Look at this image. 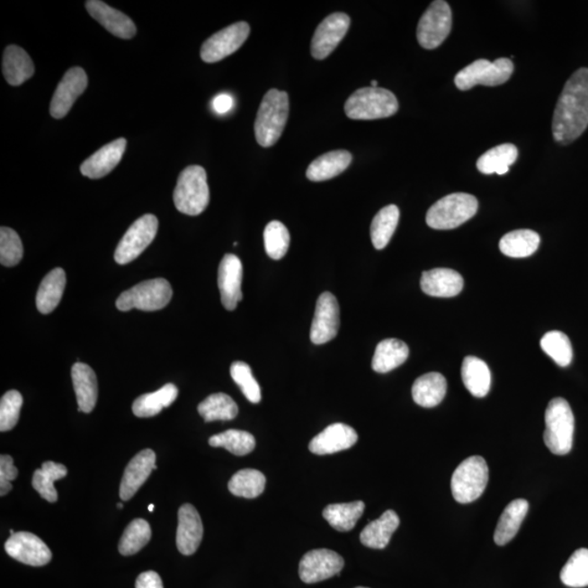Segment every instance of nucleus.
Wrapping results in <instances>:
<instances>
[{"instance_id":"obj_1","label":"nucleus","mask_w":588,"mask_h":588,"mask_svg":"<svg viewBox=\"0 0 588 588\" xmlns=\"http://www.w3.org/2000/svg\"><path fill=\"white\" fill-rule=\"evenodd\" d=\"M588 127V68L576 70L562 90L557 102L553 134L557 143L567 146Z\"/></svg>"},{"instance_id":"obj_18","label":"nucleus","mask_w":588,"mask_h":588,"mask_svg":"<svg viewBox=\"0 0 588 588\" xmlns=\"http://www.w3.org/2000/svg\"><path fill=\"white\" fill-rule=\"evenodd\" d=\"M242 275L244 267L238 256L226 254L218 270V288L221 303L227 311H235L242 300Z\"/></svg>"},{"instance_id":"obj_8","label":"nucleus","mask_w":588,"mask_h":588,"mask_svg":"<svg viewBox=\"0 0 588 588\" xmlns=\"http://www.w3.org/2000/svg\"><path fill=\"white\" fill-rule=\"evenodd\" d=\"M488 467L484 458L464 460L451 477V492L459 503H471L482 496L488 484Z\"/></svg>"},{"instance_id":"obj_15","label":"nucleus","mask_w":588,"mask_h":588,"mask_svg":"<svg viewBox=\"0 0 588 588\" xmlns=\"http://www.w3.org/2000/svg\"><path fill=\"white\" fill-rule=\"evenodd\" d=\"M340 326V308L333 293L324 292L318 298L314 314L311 340L314 344H324L337 336Z\"/></svg>"},{"instance_id":"obj_22","label":"nucleus","mask_w":588,"mask_h":588,"mask_svg":"<svg viewBox=\"0 0 588 588\" xmlns=\"http://www.w3.org/2000/svg\"><path fill=\"white\" fill-rule=\"evenodd\" d=\"M127 147L126 138L106 144L81 165V174L90 179H101L120 165Z\"/></svg>"},{"instance_id":"obj_7","label":"nucleus","mask_w":588,"mask_h":588,"mask_svg":"<svg viewBox=\"0 0 588 588\" xmlns=\"http://www.w3.org/2000/svg\"><path fill=\"white\" fill-rule=\"evenodd\" d=\"M172 298L173 289L170 283L163 278H156L138 283L121 293L116 307L121 312L131 311L132 308L154 312L167 307Z\"/></svg>"},{"instance_id":"obj_13","label":"nucleus","mask_w":588,"mask_h":588,"mask_svg":"<svg viewBox=\"0 0 588 588\" xmlns=\"http://www.w3.org/2000/svg\"><path fill=\"white\" fill-rule=\"evenodd\" d=\"M343 566L344 560L336 551L314 549L303 556L300 567H298V575L307 584H316V583L339 575Z\"/></svg>"},{"instance_id":"obj_53","label":"nucleus","mask_w":588,"mask_h":588,"mask_svg":"<svg viewBox=\"0 0 588 588\" xmlns=\"http://www.w3.org/2000/svg\"><path fill=\"white\" fill-rule=\"evenodd\" d=\"M154 509H155V505H154V504H149V505H148V512H154Z\"/></svg>"},{"instance_id":"obj_38","label":"nucleus","mask_w":588,"mask_h":588,"mask_svg":"<svg viewBox=\"0 0 588 588\" xmlns=\"http://www.w3.org/2000/svg\"><path fill=\"white\" fill-rule=\"evenodd\" d=\"M364 509L363 502L329 504L324 509L323 517L339 532H350L362 517Z\"/></svg>"},{"instance_id":"obj_2","label":"nucleus","mask_w":588,"mask_h":588,"mask_svg":"<svg viewBox=\"0 0 588 588\" xmlns=\"http://www.w3.org/2000/svg\"><path fill=\"white\" fill-rule=\"evenodd\" d=\"M289 116L286 92L272 89L263 98L255 120V138L263 147H271L280 140Z\"/></svg>"},{"instance_id":"obj_44","label":"nucleus","mask_w":588,"mask_h":588,"mask_svg":"<svg viewBox=\"0 0 588 588\" xmlns=\"http://www.w3.org/2000/svg\"><path fill=\"white\" fill-rule=\"evenodd\" d=\"M540 347L561 368L569 366L574 359V350H572L569 337L557 330L544 334L540 340Z\"/></svg>"},{"instance_id":"obj_20","label":"nucleus","mask_w":588,"mask_h":588,"mask_svg":"<svg viewBox=\"0 0 588 588\" xmlns=\"http://www.w3.org/2000/svg\"><path fill=\"white\" fill-rule=\"evenodd\" d=\"M85 7L92 18L117 38L130 40L137 34V27L132 20L110 4L101 0H89L85 3Z\"/></svg>"},{"instance_id":"obj_42","label":"nucleus","mask_w":588,"mask_h":588,"mask_svg":"<svg viewBox=\"0 0 588 588\" xmlns=\"http://www.w3.org/2000/svg\"><path fill=\"white\" fill-rule=\"evenodd\" d=\"M209 443L211 447H221L227 449L232 455L246 456L254 450L256 441L254 436L250 432L238 430H229L221 434L209 438Z\"/></svg>"},{"instance_id":"obj_45","label":"nucleus","mask_w":588,"mask_h":588,"mask_svg":"<svg viewBox=\"0 0 588 588\" xmlns=\"http://www.w3.org/2000/svg\"><path fill=\"white\" fill-rule=\"evenodd\" d=\"M560 579L565 585L574 588L588 586V549H577L562 567Z\"/></svg>"},{"instance_id":"obj_47","label":"nucleus","mask_w":588,"mask_h":588,"mask_svg":"<svg viewBox=\"0 0 588 588\" xmlns=\"http://www.w3.org/2000/svg\"><path fill=\"white\" fill-rule=\"evenodd\" d=\"M23 257L22 241L13 229L2 227L0 229V263L13 267L18 265Z\"/></svg>"},{"instance_id":"obj_9","label":"nucleus","mask_w":588,"mask_h":588,"mask_svg":"<svg viewBox=\"0 0 588 588\" xmlns=\"http://www.w3.org/2000/svg\"><path fill=\"white\" fill-rule=\"evenodd\" d=\"M514 66L508 58H499L494 63L487 59H478L458 72L455 84L459 90L468 91L477 85L498 86L512 77Z\"/></svg>"},{"instance_id":"obj_6","label":"nucleus","mask_w":588,"mask_h":588,"mask_svg":"<svg viewBox=\"0 0 588 588\" xmlns=\"http://www.w3.org/2000/svg\"><path fill=\"white\" fill-rule=\"evenodd\" d=\"M478 209L476 196L468 193H453L437 200L428 209L426 223L432 229L450 230L467 223Z\"/></svg>"},{"instance_id":"obj_27","label":"nucleus","mask_w":588,"mask_h":588,"mask_svg":"<svg viewBox=\"0 0 588 588\" xmlns=\"http://www.w3.org/2000/svg\"><path fill=\"white\" fill-rule=\"evenodd\" d=\"M400 519L394 510H387L378 520L371 521L360 535L361 543L369 548L384 549L399 528Z\"/></svg>"},{"instance_id":"obj_41","label":"nucleus","mask_w":588,"mask_h":588,"mask_svg":"<svg viewBox=\"0 0 588 588\" xmlns=\"http://www.w3.org/2000/svg\"><path fill=\"white\" fill-rule=\"evenodd\" d=\"M266 477L264 474L257 469L245 468L236 472L231 477L228 488L232 494L236 497L254 499L264 492Z\"/></svg>"},{"instance_id":"obj_23","label":"nucleus","mask_w":588,"mask_h":588,"mask_svg":"<svg viewBox=\"0 0 588 588\" xmlns=\"http://www.w3.org/2000/svg\"><path fill=\"white\" fill-rule=\"evenodd\" d=\"M178 520V550L184 556L193 555L203 539L202 520L198 510L190 503H185L179 509Z\"/></svg>"},{"instance_id":"obj_14","label":"nucleus","mask_w":588,"mask_h":588,"mask_svg":"<svg viewBox=\"0 0 588 588\" xmlns=\"http://www.w3.org/2000/svg\"><path fill=\"white\" fill-rule=\"evenodd\" d=\"M350 23L349 15L343 13H334L325 18L313 35L311 53L314 58H327L347 35Z\"/></svg>"},{"instance_id":"obj_26","label":"nucleus","mask_w":588,"mask_h":588,"mask_svg":"<svg viewBox=\"0 0 588 588\" xmlns=\"http://www.w3.org/2000/svg\"><path fill=\"white\" fill-rule=\"evenodd\" d=\"M352 155L343 149L325 153L309 165L307 177L313 183L326 182L337 177L350 166Z\"/></svg>"},{"instance_id":"obj_39","label":"nucleus","mask_w":588,"mask_h":588,"mask_svg":"<svg viewBox=\"0 0 588 588\" xmlns=\"http://www.w3.org/2000/svg\"><path fill=\"white\" fill-rule=\"evenodd\" d=\"M198 411L206 423L231 421L238 415L239 407L231 396L219 392V394L210 395L200 402Z\"/></svg>"},{"instance_id":"obj_56","label":"nucleus","mask_w":588,"mask_h":588,"mask_svg":"<svg viewBox=\"0 0 588 588\" xmlns=\"http://www.w3.org/2000/svg\"><path fill=\"white\" fill-rule=\"evenodd\" d=\"M355 588H368V587H362V586H359V587H355Z\"/></svg>"},{"instance_id":"obj_5","label":"nucleus","mask_w":588,"mask_h":588,"mask_svg":"<svg viewBox=\"0 0 588 588\" xmlns=\"http://www.w3.org/2000/svg\"><path fill=\"white\" fill-rule=\"evenodd\" d=\"M174 203L180 213L189 216H198L208 209L209 189L203 167L194 165L180 174L174 191Z\"/></svg>"},{"instance_id":"obj_11","label":"nucleus","mask_w":588,"mask_h":588,"mask_svg":"<svg viewBox=\"0 0 588 588\" xmlns=\"http://www.w3.org/2000/svg\"><path fill=\"white\" fill-rule=\"evenodd\" d=\"M158 219L156 216L147 214L134 221L118 245L115 261L126 265L138 259L157 235Z\"/></svg>"},{"instance_id":"obj_4","label":"nucleus","mask_w":588,"mask_h":588,"mask_svg":"<svg viewBox=\"0 0 588 588\" xmlns=\"http://www.w3.org/2000/svg\"><path fill=\"white\" fill-rule=\"evenodd\" d=\"M544 441L554 455L565 456L574 446L575 415L569 402L555 398L549 402L545 414Z\"/></svg>"},{"instance_id":"obj_46","label":"nucleus","mask_w":588,"mask_h":588,"mask_svg":"<svg viewBox=\"0 0 588 588\" xmlns=\"http://www.w3.org/2000/svg\"><path fill=\"white\" fill-rule=\"evenodd\" d=\"M264 244L267 255L272 260H281L290 245V234L281 221L273 220L266 226Z\"/></svg>"},{"instance_id":"obj_51","label":"nucleus","mask_w":588,"mask_h":588,"mask_svg":"<svg viewBox=\"0 0 588 588\" xmlns=\"http://www.w3.org/2000/svg\"><path fill=\"white\" fill-rule=\"evenodd\" d=\"M136 588H164V586L161 576L156 572L147 571L138 575Z\"/></svg>"},{"instance_id":"obj_37","label":"nucleus","mask_w":588,"mask_h":588,"mask_svg":"<svg viewBox=\"0 0 588 588\" xmlns=\"http://www.w3.org/2000/svg\"><path fill=\"white\" fill-rule=\"evenodd\" d=\"M518 148L513 144H500V146L489 149L478 158L477 166L479 172L485 174H504L509 172V167L517 161Z\"/></svg>"},{"instance_id":"obj_33","label":"nucleus","mask_w":588,"mask_h":588,"mask_svg":"<svg viewBox=\"0 0 588 588\" xmlns=\"http://www.w3.org/2000/svg\"><path fill=\"white\" fill-rule=\"evenodd\" d=\"M461 376L464 386L469 394L477 398H484L488 395L492 385V374L488 365L477 357H467L463 360Z\"/></svg>"},{"instance_id":"obj_16","label":"nucleus","mask_w":588,"mask_h":588,"mask_svg":"<svg viewBox=\"0 0 588 588\" xmlns=\"http://www.w3.org/2000/svg\"><path fill=\"white\" fill-rule=\"evenodd\" d=\"M87 84L89 80L84 69L75 67L67 71L51 98L50 115L55 120L64 118L75 105L77 97L84 94Z\"/></svg>"},{"instance_id":"obj_17","label":"nucleus","mask_w":588,"mask_h":588,"mask_svg":"<svg viewBox=\"0 0 588 588\" xmlns=\"http://www.w3.org/2000/svg\"><path fill=\"white\" fill-rule=\"evenodd\" d=\"M4 550L12 558L32 566H43L51 560L49 546L38 536L19 532L10 536L4 544Z\"/></svg>"},{"instance_id":"obj_12","label":"nucleus","mask_w":588,"mask_h":588,"mask_svg":"<svg viewBox=\"0 0 588 588\" xmlns=\"http://www.w3.org/2000/svg\"><path fill=\"white\" fill-rule=\"evenodd\" d=\"M251 32L250 25L245 22L229 25L206 40L200 49V58L205 63H218L245 44Z\"/></svg>"},{"instance_id":"obj_19","label":"nucleus","mask_w":588,"mask_h":588,"mask_svg":"<svg viewBox=\"0 0 588 588\" xmlns=\"http://www.w3.org/2000/svg\"><path fill=\"white\" fill-rule=\"evenodd\" d=\"M358 438L357 432L352 427L343 423H336L325 428L322 432L314 437L308 448L314 455H333L353 447Z\"/></svg>"},{"instance_id":"obj_31","label":"nucleus","mask_w":588,"mask_h":588,"mask_svg":"<svg viewBox=\"0 0 588 588\" xmlns=\"http://www.w3.org/2000/svg\"><path fill=\"white\" fill-rule=\"evenodd\" d=\"M406 343L398 339H386L376 347L371 368L376 373L385 374L399 368L409 358Z\"/></svg>"},{"instance_id":"obj_48","label":"nucleus","mask_w":588,"mask_h":588,"mask_svg":"<svg viewBox=\"0 0 588 588\" xmlns=\"http://www.w3.org/2000/svg\"><path fill=\"white\" fill-rule=\"evenodd\" d=\"M230 375L235 383L240 387L247 400L252 404H260L262 399L260 385L253 376L249 365L241 361L232 363Z\"/></svg>"},{"instance_id":"obj_28","label":"nucleus","mask_w":588,"mask_h":588,"mask_svg":"<svg viewBox=\"0 0 588 588\" xmlns=\"http://www.w3.org/2000/svg\"><path fill=\"white\" fill-rule=\"evenodd\" d=\"M3 72L10 85L19 86L33 76L34 64L27 51L17 45H9L4 53Z\"/></svg>"},{"instance_id":"obj_55","label":"nucleus","mask_w":588,"mask_h":588,"mask_svg":"<svg viewBox=\"0 0 588 588\" xmlns=\"http://www.w3.org/2000/svg\"><path fill=\"white\" fill-rule=\"evenodd\" d=\"M118 508L122 509L123 508L122 503H118Z\"/></svg>"},{"instance_id":"obj_10","label":"nucleus","mask_w":588,"mask_h":588,"mask_svg":"<svg viewBox=\"0 0 588 588\" xmlns=\"http://www.w3.org/2000/svg\"><path fill=\"white\" fill-rule=\"evenodd\" d=\"M452 28V12L443 0H436L423 13L417 25L416 38L425 49H435L445 42Z\"/></svg>"},{"instance_id":"obj_49","label":"nucleus","mask_w":588,"mask_h":588,"mask_svg":"<svg viewBox=\"0 0 588 588\" xmlns=\"http://www.w3.org/2000/svg\"><path fill=\"white\" fill-rule=\"evenodd\" d=\"M22 405V395L17 390H10L3 396L0 401V431H12L18 424Z\"/></svg>"},{"instance_id":"obj_32","label":"nucleus","mask_w":588,"mask_h":588,"mask_svg":"<svg viewBox=\"0 0 588 588\" xmlns=\"http://www.w3.org/2000/svg\"><path fill=\"white\" fill-rule=\"evenodd\" d=\"M447 380L440 373H428L421 376L412 387V396L416 405L423 407H434L445 398Z\"/></svg>"},{"instance_id":"obj_54","label":"nucleus","mask_w":588,"mask_h":588,"mask_svg":"<svg viewBox=\"0 0 588 588\" xmlns=\"http://www.w3.org/2000/svg\"><path fill=\"white\" fill-rule=\"evenodd\" d=\"M371 87H379L378 81H371Z\"/></svg>"},{"instance_id":"obj_34","label":"nucleus","mask_w":588,"mask_h":588,"mask_svg":"<svg viewBox=\"0 0 588 588\" xmlns=\"http://www.w3.org/2000/svg\"><path fill=\"white\" fill-rule=\"evenodd\" d=\"M540 245L538 232L521 229L509 232L499 242V249L503 254L513 259H524L533 255Z\"/></svg>"},{"instance_id":"obj_36","label":"nucleus","mask_w":588,"mask_h":588,"mask_svg":"<svg viewBox=\"0 0 588 588\" xmlns=\"http://www.w3.org/2000/svg\"><path fill=\"white\" fill-rule=\"evenodd\" d=\"M399 218L400 210L396 205L386 206L376 214L370 225V239L376 250H383L388 245Z\"/></svg>"},{"instance_id":"obj_25","label":"nucleus","mask_w":588,"mask_h":588,"mask_svg":"<svg viewBox=\"0 0 588 588\" xmlns=\"http://www.w3.org/2000/svg\"><path fill=\"white\" fill-rule=\"evenodd\" d=\"M72 383H74L79 411L91 414L96 405L98 396L97 379L89 365L77 362L72 366Z\"/></svg>"},{"instance_id":"obj_29","label":"nucleus","mask_w":588,"mask_h":588,"mask_svg":"<svg viewBox=\"0 0 588 588\" xmlns=\"http://www.w3.org/2000/svg\"><path fill=\"white\" fill-rule=\"evenodd\" d=\"M528 512L529 503L525 499H517L510 503L498 521L494 535V543L498 546L510 543L518 534Z\"/></svg>"},{"instance_id":"obj_50","label":"nucleus","mask_w":588,"mask_h":588,"mask_svg":"<svg viewBox=\"0 0 588 588\" xmlns=\"http://www.w3.org/2000/svg\"><path fill=\"white\" fill-rule=\"evenodd\" d=\"M18 477V469L14 467L13 459L8 455L0 457V494L6 496L12 492L13 485Z\"/></svg>"},{"instance_id":"obj_30","label":"nucleus","mask_w":588,"mask_h":588,"mask_svg":"<svg viewBox=\"0 0 588 588\" xmlns=\"http://www.w3.org/2000/svg\"><path fill=\"white\" fill-rule=\"evenodd\" d=\"M66 272L63 268H55L45 276L36 294V307L42 314H50L59 306L66 289Z\"/></svg>"},{"instance_id":"obj_40","label":"nucleus","mask_w":588,"mask_h":588,"mask_svg":"<svg viewBox=\"0 0 588 588\" xmlns=\"http://www.w3.org/2000/svg\"><path fill=\"white\" fill-rule=\"evenodd\" d=\"M67 474H68V469L64 464L45 462L42 468L36 469L34 472L33 487L49 503H56L58 500V493H57L54 483L66 477Z\"/></svg>"},{"instance_id":"obj_3","label":"nucleus","mask_w":588,"mask_h":588,"mask_svg":"<svg viewBox=\"0 0 588 588\" xmlns=\"http://www.w3.org/2000/svg\"><path fill=\"white\" fill-rule=\"evenodd\" d=\"M399 102L394 93L381 87H363L345 102L344 112L350 120H376L394 116Z\"/></svg>"},{"instance_id":"obj_35","label":"nucleus","mask_w":588,"mask_h":588,"mask_svg":"<svg viewBox=\"0 0 588 588\" xmlns=\"http://www.w3.org/2000/svg\"><path fill=\"white\" fill-rule=\"evenodd\" d=\"M179 390L177 386L167 384L161 389L146 394L133 402L132 411L138 417H152L161 414L164 407L172 405L177 399Z\"/></svg>"},{"instance_id":"obj_52","label":"nucleus","mask_w":588,"mask_h":588,"mask_svg":"<svg viewBox=\"0 0 588 588\" xmlns=\"http://www.w3.org/2000/svg\"><path fill=\"white\" fill-rule=\"evenodd\" d=\"M232 107H234V98H232L231 95L223 93V94H219L214 98V111L220 113V115H224V113L230 111Z\"/></svg>"},{"instance_id":"obj_43","label":"nucleus","mask_w":588,"mask_h":588,"mask_svg":"<svg viewBox=\"0 0 588 588\" xmlns=\"http://www.w3.org/2000/svg\"><path fill=\"white\" fill-rule=\"evenodd\" d=\"M152 538L151 526L143 519L133 520L127 526L120 539V553L122 556L136 555Z\"/></svg>"},{"instance_id":"obj_21","label":"nucleus","mask_w":588,"mask_h":588,"mask_svg":"<svg viewBox=\"0 0 588 588\" xmlns=\"http://www.w3.org/2000/svg\"><path fill=\"white\" fill-rule=\"evenodd\" d=\"M156 455L151 449H146L138 452L136 457L129 462L125 474H123L120 484V498L123 502L130 500L142 485L147 481L153 469H156Z\"/></svg>"},{"instance_id":"obj_24","label":"nucleus","mask_w":588,"mask_h":588,"mask_svg":"<svg viewBox=\"0 0 588 588\" xmlns=\"http://www.w3.org/2000/svg\"><path fill=\"white\" fill-rule=\"evenodd\" d=\"M464 281L460 273L449 268H435L422 273L421 288L427 296L456 297L462 291Z\"/></svg>"}]
</instances>
